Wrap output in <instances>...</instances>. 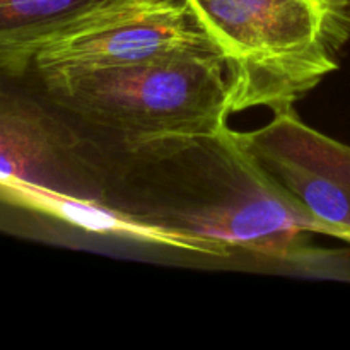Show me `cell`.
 <instances>
[{"label": "cell", "instance_id": "277c9868", "mask_svg": "<svg viewBox=\"0 0 350 350\" xmlns=\"http://www.w3.org/2000/svg\"><path fill=\"white\" fill-rule=\"evenodd\" d=\"M122 147L40 98L0 91V193L29 187L113 205Z\"/></svg>", "mask_w": 350, "mask_h": 350}, {"label": "cell", "instance_id": "6da1fadb", "mask_svg": "<svg viewBox=\"0 0 350 350\" xmlns=\"http://www.w3.org/2000/svg\"><path fill=\"white\" fill-rule=\"evenodd\" d=\"M113 205L207 246L293 265L335 258L311 243L318 226L258 170L234 130L122 146Z\"/></svg>", "mask_w": 350, "mask_h": 350}, {"label": "cell", "instance_id": "7a4b0ae2", "mask_svg": "<svg viewBox=\"0 0 350 350\" xmlns=\"http://www.w3.org/2000/svg\"><path fill=\"white\" fill-rule=\"evenodd\" d=\"M229 81L231 113L293 109L340 65L350 0H187Z\"/></svg>", "mask_w": 350, "mask_h": 350}, {"label": "cell", "instance_id": "3957f363", "mask_svg": "<svg viewBox=\"0 0 350 350\" xmlns=\"http://www.w3.org/2000/svg\"><path fill=\"white\" fill-rule=\"evenodd\" d=\"M65 113L118 146L211 135L229 122V81L217 51L132 67L34 75Z\"/></svg>", "mask_w": 350, "mask_h": 350}, {"label": "cell", "instance_id": "5b68a950", "mask_svg": "<svg viewBox=\"0 0 350 350\" xmlns=\"http://www.w3.org/2000/svg\"><path fill=\"white\" fill-rule=\"evenodd\" d=\"M215 51L187 0H105L48 38L27 75L154 64Z\"/></svg>", "mask_w": 350, "mask_h": 350}, {"label": "cell", "instance_id": "ba28073f", "mask_svg": "<svg viewBox=\"0 0 350 350\" xmlns=\"http://www.w3.org/2000/svg\"><path fill=\"white\" fill-rule=\"evenodd\" d=\"M105 0H0V75L26 77L38 48Z\"/></svg>", "mask_w": 350, "mask_h": 350}, {"label": "cell", "instance_id": "52a82bcc", "mask_svg": "<svg viewBox=\"0 0 350 350\" xmlns=\"http://www.w3.org/2000/svg\"><path fill=\"white\" fill-rule=\"evenodd\" d=\"M0 198L17 205V207L34 212V214L44 215V217H50L65 226L81 229L89 234L146 243V245H156L161 248L178 250V252L215 258L214 253L202 243L139 221V219L132 217L129 212L122 211L108 202L89 200V198H79L58 193V191L29 187L10 188V190L2 191Z\"/></svg>", "mask_w": 350, "mask_h": 350}, {"label": "cell", "instance_id": "8992f818", "mask_svg": "<svg viewBox=\"0 0 350 350\" xmlns=\"http://www.w3.org/2000/svg\"><path fill=\"white\" fill-rule=\"evenodd\" d=\"M236 135L258 170L320 234L340 241L350 236V146L304 123L294 108Z\"/></svg>", "mask_w": 350, "mask_h": 350}, {"label": "cell", "instance_id": "9c48e42d", "mask_svg": "<svg viewBox=\"0 0 350 350\" xmlns=\"http://www.w3.org/2000/svg\"><path fill=\"white\" fill-rule=\"evenodd\" d=\"M344 243H347V245H350V236H347V238L344 239Z\"/></svg>", "mask_w": 350, "mask_h": 350}]
</instances>
